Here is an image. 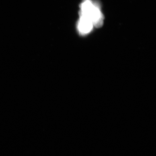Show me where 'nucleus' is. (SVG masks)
Segmentation results:
<instances>
[{
	"instance_id": "f257e3e1",
	"label": "nucleus",
	"mask_w": 156,
	"mask_h": 156,
	"mask_svg": "<svg viewBox=\"0 0 156 156\" xmlns=\"http://www.w3.org/2000/svg\"><path fill=\"white\" fill-rule=\"evenodd\" d=\"M80 14L85 16L92 22L94 26H102L104 16L101 12L98 3L92 0H84L80 6Z\"/></svg>"
},
{
	"instance_id": "f03ea898",
	"label": "nucleus",
	"mask_w": 156,
	"mask_h": 156,
	"mask_svg": "<svg viewBox=\"0 0 156 156\" xmlns=\"http://www.w3.org/2000/svg\"><path fill=\"white\" fill-rule=\"evenodd\" d=\"M80 15L77 25L78 30L80 34L86 35L90 32L94 25L92 22L87 17L82 15Z\"/></svg>"
}]
</instances>
